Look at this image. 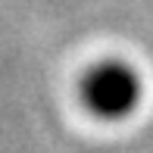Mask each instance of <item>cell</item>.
I'll use <instances>...</instances> for the list:
<instances>
[]
</instances>
